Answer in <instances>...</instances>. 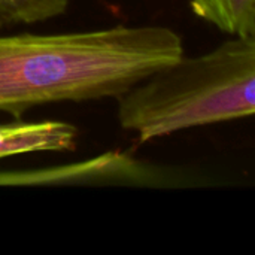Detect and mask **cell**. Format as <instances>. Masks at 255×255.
<instances>
[{
    "mask_svg": "<svg viewBox=\"0 0 255 255\" xmlns=\"http://www.w3.org/2000/svg\"><path fill=\"white\" fill-rule=\"evenodd\" d=\"M118 123L149 142L255 112V37L230 36L209 52L184 54L117 99Z\"/></svg>",
    "mask_w": 255,
    "mask_h": 255,
    "instance_id": "cell-2",
    "label": "cell"
},
{
    "mask_svg": "<svg viewBox=\"0 0 255 255\" xmlns=\"http://www.w3.org/2000/svg\"><path fill=\"white\" fill-rule=\"evenodd\" d=\"M193 13L229 36L255 37V0H188Z\"/></svg>",
    "mask_w": 255,
    "mask_h": 255,
    "instance_id": "cell-4",
    "label": "cell"
},
{
    "mask_svg": "<svg viewBox=\"0 0 255 255\" xmlns=\"http://www.w3.org/2000/svg\"><path fill=\"white\" fill-rule=\"evenodd\" d=\"M78 143V128L64 121L0 124V160L31 152H67Z\"/></svg>",
    "mask_w": 255,
    "mask_h": 255,
    "instance_id": "cell-3",
    "label": "cell"
},
{
    "mask_svg": "<svg viewBox=\"0 0 255 255\" xmlns=\"http://www.w3.org/2000/svg\"><path fill=\"white\" fill-rule=\"evenodd\" d=\"M182 54L181 36L164 25L0 36V112L117 99Z\"/></svg>",
    "mask_w": 255,
    "mask_h": 255,
    "instance_id": "cell-1",
    "label": "cell"
},
{
    "mask_svg": "<svg viewBox=\"0 0 255 255\" xmlns=\"http://www.w3.org/2000/svg\"><path fill=\"white\" fill-rule=\"evenodd\" d=\"M69 0H0V27L43 22L66 13Z\"/></svg>",
    "mask_w": 255,
    "mask_h": 255,
    "instance_id": "cell-5",
    "label": "cell"
}]
</instances>
